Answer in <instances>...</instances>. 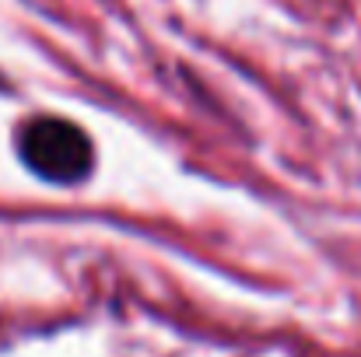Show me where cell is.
I'll return each instance as SVG.
<instances>
[{
  "mask_svg": "<svg viewBox=\"0 0 361 357\" xmlns=\"http://www.w3.org/2000/svg\"><path fill=\"white\" fill-rule=\"evenodd\" d=\"M21 161L53 186H74L92 172V140L71 119L35 116L18 133Z\"/></svg>",
  "mask_w": 361,
  "mask_h": 357,
  "instance_id": "6da1fadb",
  "label": "cell"
}]
</instances>
